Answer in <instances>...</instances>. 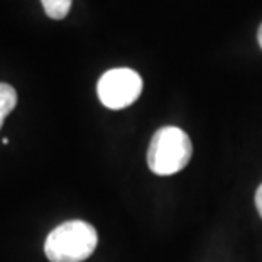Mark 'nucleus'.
<instances>
[{"mask_svg": "<svg viewBox=\"0 0 262 262\" xmlns=\"http://www.w3.org/2000/svg\"><path fill=\"white\" fill-rule=\"evenodd\" d=\"M257 41H259V46L262 49V24L259 26V32H257Z\"/></svg>", "mask_w": 262, "mask_h": 262, "instance_id": "obj_7", "label": "nucleus"}, {"mask_svg": "<svg viewBox=\"0 0 262 262\" xmlns=\"http://www.w3.org/2000/svg\"><path fill=\"white\" fill-rule=\"evenodd\" d=\"M41 4L44 7V12L48 14V17L61 20L68 15L73 0H41Z\"/></svg>", "mask_w": 262, "mask_h": 262, "instance_id": "obj_5", "label": "nucleus"}, {"mask_svg": "<svg viewBox=\"0 0 262 262\" xmlns=\"http://www.w3.org/2000/svg\"><path fill=\"white\" fill-rule=\"evenodd\" d=\"M17 105V92L9 83H0V127L4 125V120Z\"/></svg>", "mask_w": 262, "mask_h": 262, "instance_id": "obj_4", "label": "nucleus"}, {"mask_svg": "<svg viewBox=\"0 0 262 262\" xmlns=\"http://www.w3.org/2000/svg\"><path fill=\"white\" fill-rule=\"evenodd\" d=\"M193 146L188 134L180 127H161L150 139L147 149L149 169L158 176H169L189 163Z\"/></svg>", "mask_w": 262, "mask_h": 262, "instance_id": "obj_2", "label": "nucleus"}, {"mask_svg": "<svg viewBox=\"0 0 262 262\" xmlns=\"http://www.w3.org/2000/svg\"><path fill=\"white\" fill-rule=\"evenodd\" d=\"M98 98L110 110H122L132 105L142 93V78L130 68L108 70L97 85Z\"/></svg>", "mask_w": 262, "mask_h": 262, "instance_id": "obj_3", "label": "nucleus"}, {"mask_svg": "<svg viewBox=\"0 0 262 262\" xmlns=\"http://www.w3.org/2000/svg\"><path fill=\"white\" fill-rule=\"evenodd\" d=\"M255 208H257L259 215L262 216V183L259 185L257 191H255Z\"/></svg>", "mask_w": 262, "mask_h": 262, "instance_id": "obj_6", "label": "nucleus"}, {"mask_svg": "<svg viewBox=\"0 0 262 262\" xmlns=\"http://www.w3.org/2000/svg\"><path fill=\"white\" fill-rule=\"evenodd\" d=\"M98 235L95 227L83 220H70L49 233L44 252L51 262H83L97 249Z\"/></svg>", "mask_w": 262, "mask_h": 262, "instance_id": "obj_1", "label": "nucleus"}]
</instances>
